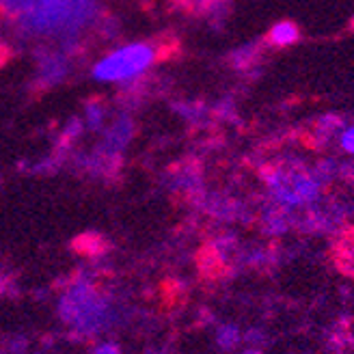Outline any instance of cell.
I'll return each instance as SVG.
<instances>
[{"instance_id":"6da1fadb","label":"cell","mask_w":354,"mask_h":354,"mask_svg":"<svg viewBox=\"0 0 354 354\" xmlns=\"http://www.w3.org/2000/svg\"><path fill=\"white\" fill-rule=\"evenodd\" d=\"M271 186L277 199L285 206H302L309 204L319 195V179L307 171L288 168V171H277L273 175Z\"/></svg>"},{"instance_id":"7a4b0ae2","label":"cell","mask_w":354,"mask_h":354,"mask_svg":"<svg viewBox=\"0 0 354 354\" xmlns=\"http://www.w3.org/2000/svg\"><path fill=\"white\" fill-rule=\"evenodd\" d=\"M154 61V50L149 46H128L119 52H115L106 61H102L95 67V76L102 80H121L141 74L149 63Z\"/></svg>"},{"instance_id":"3957f363","label":"cell","mask_w":354,"mask_h":354,"mask_svg":"<svg viewBox=\"0 0 354 354\" xmlns=\"http://www.w3.org/2000/svg\"><path fill=\"white\" fill-rule=\"evenodd\" d=\"M298 28H296V24L294 22H288V20H283V22H277L273 28H271V41L275 43V46H281V48H285V46H292L296 39H298Z\"/></svg>"},{"instance_id":"277c9868","label":"cell","mask_w":354,"mask_h":354,"mask_svg":"<svg viewBox=\"0 0 354 354\" xmlns=\"http://www.w3.org/2000/svg\"><path fill=\"white\" fill-rule=\"evenodd\" d=\"M340 143H342V149H344V151H348V154L354 156V126L348 128V130H344Z\"/></svg>"}]
</instances>
